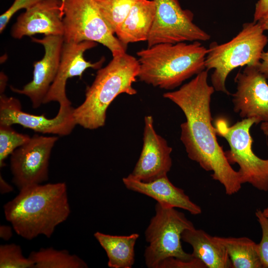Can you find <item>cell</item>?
<instances>
[{"label": "cell", "instance_id": "cell-1", "mask_svg": "<svg viewBox=\"0 0 268 268\" xmlns=\"http://www.w3.org/2000/svg\"><path fill=\"white\" fill-rule=\"evenodd\" d=\"M208 70H204L177 90L163 94L183 111L186 121L181 125L180 139L188 157L223 186L226 195L239 191L242 187L238 172L228 162L218 142L216 129L212 125L211 96L215 89L208 83Z\"/></svg>", "mask_w": 268, "mask_h": 268}, {"label": "cell", "instance_id": "cell-2", "mask_svg": "<svg viewBox=\"0 0 268 268\" xmlns=\"http://www.w3.org/2000/svg\"><path fill=\"white\" fill-rule=\"evenodd\" d=\"M5 219L15 232L27 240L40 235L50 238L70 213L65 182L24 188L3 206Z\"/></svg>", "mask_w": 268, "mask_h": 268}, {"label": "cell", "instance_id": "cell-3", "mask_svg": "<svg viewBox=\"0 0 268 268\" xmlns=\"http://www.w3.org/2000/svg\"><path fill=\"white\" fill-rule=\"evenodd\" d=\"M207 49L200 41L188 44L160 43L136 53L140 81L165 90H173L205 69Z\"/></svg>", "mask_w": 268, "mask_h": 268}, {"label": "cell", "instance_id": "cell-4", "mask_svg": "<svg viewBox=\"0 0 268 268\" xmlns=\"http://www.w3.org/2000/svg\"><path fill=\"white\" fill-rule=\"evenodd\" d=\"M139 69L137 59L126 53L113 57L104 67L98 69L92 83L85 91L82 103L74 108L76 125L88 130L103 127L108 108L119 95H135L133 87Z\"/></svg>", "mask_w": 268, "mask_h": 268}, {"label": "cell", "instance_id": "cell-5", "mask_svg": "<svg viewBox=\"0 0 268 268\" xmlns=\"http://www.w3.org/2000/svg\"><path fill=\"white\" fill-rule=\"evenodd\" d=\"M264 31L260 22H246L229 41L222 44L213 42L209 45L205 67L208 71L214 69L211 81L215 91L229 94L225 84L228 74L237 67L260 64L268 42Z\"/></svg>", "mask_w": 268, "mask_h": 268}, {"label": "cell", "instance_id": "cell-6", "mask_svg": "<svg viewBox=\"0 0 268 268\" xmlns=\"http://www.w3.org/2000/svg\"><path fill=\"white\" fill-rule=\"evenodd\" d=\"M155 211L144 232L145 239L149 244L144 252L146 266L157 268L162 260L169 257L186 260L193 258L191 254L184 251L181 244L183 232L195 228L192 222L176 208L158 202Z\"/></svg>", "mask_w": 268, "mask_h": 268}, {"label": "cell", "instance_id": "cell-7", "mask_svg": "<svg viewBox=\"0 0 268 268\" xmlns=\"http://www.w3.org/2000/svg\"><path fill=\"white\" fill-rule=\"evenodd\" d=\"M64 42L91 41L100 43L113 57L126 53L127 48L111 31L94 0H61Z\"/></svg>", "mask_w": 268, "mask_h": 268}, {"label": "cell", "instance_id": "cell-8", "mask_svg": "<svg viewBox=\"0 0 268 268\" xmlns=\"http://www.w3.org/2000/svg\"><path fill=\"white\" fill-rule=\"evenodd\" d=\"M258 124L255 119H243L232 126L223 119L217 121V134L228 142L230 149L225 151L226 157L231 164H237L242 184L249 183L257 189L268 191V159L257 156L252 149L253 141L250 129Z\"/></svg>", "mask_w": 268, "mask_h": 268}, {"label": "cell", "instance_id": "cell-9", "mask_svg": "<svg viewBox=\"0 0 268 268\" xmlns=\"http://www.w3.org/2000/svg\"><path fill=\"white\" fill-rule=\"evenodd\" d=\"M155 15L147 47L160 43L205 42L210 35L194 22V13L183 9L178 0H153Z\"/></svg>", "mask_w": 268, "mask_h": 268}, {"label": "cell", "instance_id": "cell-10", "mask_svg": "<svg viewBox=\"0 0 268 268\" xmlns=\"http://www.w3.org/2000/svg\"><path fill=\"white\" fill-rule=\"evenodd\" d=\"M57 136L34 134L10 155L12 182L20 190L48 179L49 160Z\"/></svg>", "mask_w": 268, "mask_h": 268}, {"label": "cell", "instance_id": "cell-11", "mask_svg": "<svg viewBox=\"0 0 268 268\" xmlns=\"http://www.w3.org/2000/svg\"><path fill=\"white\" fill-rule=\"evenodd\" d=\"M73 110L71 105L60 106L57 115L48 118L44 114L25 112L17 99L0 94V125L18 124L37 133L66 136L70 134L76 125Z\"/></svg>", "mask_w": 268, "mask_h": 268}, {"label": "cell", "instance_id": "cell-12", "mask_svg": "<svg viewBox=\"0 0 268 268\" xmlns=\"http://www.w3.org/2000/svg\"><path fill=\"white\" fill-rule=\"evenodd\" d=\"M259 65L246 66L237 73L234 80L237 90L232 94L234 111L242 118L256 119L258 124L268 122V78Z\"/></svg>", "mask_w": 268, "mask_h": 268}, {"label": "cell", "instance_id": "cell-13", "mask_svg": "<svg viewBox=\"0 0 268 268\" xmlns=\"http://www.w3.org/2000/svg\"><path fill=\"white\" fill-rule=\"evenodd\" d=\"M33 42L40 44L44 48L45 54L40 61L33 63L32 80L22 89L12 86L11 90L24 95L30 100L33 108L39 107L55 80L59 69L62 51L64 43L62 36H45L43 39L32 38Z\"/></svg>", "mask_w": 268, "mask_h": 268}, {"label": "cell", "instance_id": "cell-14", "mask_svg": "<svg viewBox=\"0 0 268 268\" xmlns=\"http://www.w3.org/2000/svg\"><path fill=\"white\" fill-rule=\"evenodd\" d=\"M144 123L142 148L130 174L139 181L149 182L167 176L172 165V148L166 140L156 133L152 116H145Z\"/></svg>", "mask_w": 268, "mask_h": 268}, {"label": "cell", "instance_id": "cell-15", "mask_svg": "<svg viewBox=\"0 0 268 268\" xmlns=\"http://www.w3.org/2000/svg\"><path fill=\"white\" fill-rule=\"evenodd\" d=\"M97 45V43L91 41H84L78 43H64L58 72L43 104L56 101L60 106L71 105L66 94L67 80L74 76H79L81 78L84 71L88 68L98 69L101 67L104 58L92 63L86 61L83 56L85 51Z\"/></svg>", "mask_w": 268, "mask_h": 268}, {"label": "cell", "instance_id": "cell-16", "mask_svg": "<svg viewBox=\"0 0 268 268\" xmlns=\"http://www.w3.org/2000/svg\"><path fill=\"white\" fill-rule=\"evenodd\" d=\"M61 0H41L17 18L11 35L20 39L36 34L63 36L64 25Z\"/></svg>", "mask_w": 268, "mask_h": 268}, {"label": "cell", "instance_id": "cell-17", "mask_svg": "<svg viewBox=\"0 0 268 268\" xmlns=\"http://www.w3.org/2000/svg\"><path fill=\"white\" fill-rule=\"evenodd\" d=\"M122 181L129 190L150 197L163 205L183 209L192 215L201 213L200 206L193 202L183 189L174 185L167 176L144 182L129 174Z\"/></svg>", "mask_w": 268, "mask_h": 268}, {"label": "cell", "instance_id": "cell-18", "mask_svg": "<svg viewBox=\"0 0 268 268\" xmlns=\"http://www.w3.org/2000/svg\"><path fill=\"white\" fill-rule=\"evenodd\" d=\"M155 15L153 0H138L115 34L126 48L131 43L147 41Z\"/></svg>", "mask_w": 268, "mask_h": 268}, {"label": "cell", "instance_id": "cell-19", "mask_svg": "<svg viewBox=\"0 0 268 268\" xmlns=\"http://www.w3.org/2000/svg\"><path fill=\"white\" fill-rule=\"evenodd\" d=\"M182 240L192 246L193 257L201 261L206 268H232L226 249L215 236L194 228L185 230Z\"/></svg>", "mask_w": 268, "mask_h": 268}, {"label": "cell", "instance_id": "cell-20", "mask_svg": "<svg viewBox=\"0 0 268 268\" xmlns=\"http://www.w3.org/2000/svg\"><path fill=\"white\" fill-rule=\"evenodd\" d=\"M94 236L107 254L109 268H131L133 266L135 261L134 246L139 234L120 236L97 231Z\"/></svg>", "mask_w": 268, "mask_h": 268}, {"label": "cell", "instance_id": "cell-21", "mask_svg": "<svg viewBox=\"0 0 268 268\" xmlns=\"http://www.w3.org/2000/svg\"><path fill=\"white\" fill-rule=\"evenodd\" d=\"M215 237L226 249L232 268H263L258 244L251 239Z\"/></svg>", "mask_w": 268, "mask_h": 268}, {"label": "cell", "instance_id": "cell-22", "mask_svg": "<svg viewBox=\"0 0 268 268\" xmlns=\"http://www.w3.org/2000/svg\"><path fill=\"white\" fill-rule=\"evenodd\" d=\"M28 258L34 268H86L88 265L76 255L66 250H58L52 247L33 251Z\"/></svg>", "mask_w": 268, "mask_h": 268}, {"label": "cell", "instance_id": "cell-23", "mask_svg": "<svg viewBox=\"0 0 268 268\" xmlns=\"http://www.w3.org/2000/svg\"><path fill=\"white\" fill-rule=\"evenodd\" d=\"M138 0H94L105 22L115 33Z\"/></svg>", "mask_w": 268, "mask_h": 268}, {"label": "cell", "instance_id": "cell-24", "mask_svg": "<svg viewBox=\"0 0 268 268\" xmlns=\"http://www.w3.org/2000/svg\"><path fill=\"white\" fill-rule=\"evenodd\" d=\"M30 138L26 134L17 132L10 126L0 125V167H3L5 159Z\"/></svg>", "mask_w": 268, "mask_h": 268}, {"label": "cell", "instance_id": "cell-25", "mask_svg": "<svg viewBox=\"0 0 268 268\" xmlns=\"http://www.w3.org/2000/svg\"><path fill=\"white\" fill-rule=\"evenodd\" d=\"M0 268H34L33 262L22 254L20 246L15 244L0 246Z\"/></svg>", "mask_w": 268, "mask_h": 268}, {"label": "cell", "instance_id": "cell-26", "mask_svg": "<svg viewBox=\"0 0 268 268\" xmlns=\"http://www.w3.org/2000/svg\"><path fill=\"white\" fill-rule=\"evenodd\" d=\"M255 215L262 230V238L258 244V251L263 268H268V218L258 209Z\"/></svg>", "mask_w": 268, "mask_h": 268}, {"label": "cell", "instance_id": "cell-27", "mask_svg": "<svg viewBox=\"0 0 268 268\" xmlns=\"http://www.w3.org/2000/svg\"><path fill=\"white\" fill-rule=\"evenodd\" d=\"M157 268H206L200 260L193 258L186 260L175 257H169L162 260Z\"/></svg>", "mask_w": 268, "mask_h": 268}, {"label": "cell", "instance_id": "cell-28", "mask_svg": "<svg viewBox=\"0 0 268 268\" xmlns=\"http://www.w3.org/2000/svg\"><path fill=\"white\" fill-rule=\"evenodd\" d=\"M41 0H14L10 7L0 16V32L1 33L12 16L18 10H26Z\"/></svg>", "mask_w": 268, "mask_h": 268}, {"label": "cell", "instance_id": "cell-29", "mask_svg": "<svg viewBox=\"0 0 268 268\" xmlns=\"http://www.w3.org/2000/svg\"><path fill=\"white\" fill-rule=\"evenodd\" d=\"M268 21V0H258L255 6L253 21L263 24Z\"/></svg>", "mask_w": 268, "mask_h": 268}, {"label": "cell", "instance_id": "cell-30", "mask_svg": "<svg viewBox=\"0 0 268 268\" xmlns=\"http://www.w3.org/2000/svg\"><path fill=\"white\" fill-rule=\"evenodd\" d=\"M261 24L264 30H268V21ZM259 68L268 79V51L262 53Z\"/></svg>", "mask_w": 268, "mask_h": 268}, {"label": "cell", "instance_id": "cell-31", "mask_svg": "<svg viewBox=\"0 0 268 268\" xmlns=\"http://www.w3.org/2000/svg\"><path fill=\"white\" fill-rule=\"evenodd\" d=\"M12 235V228L9 226L1 225L0 227V237L4 240H8Z\"/></svg>", "mask_w": 268, "mask_h": 268}, {"label": "cell", "instance_id": "cell-32", "mask_svg": "<svg viewBox=\"0 0 268 268\" xmlns=\"http://www.w3.org/2000/svg\"><path fill=\"white\" fill-rule=\"evenodd\" d=\"M0 191L1 194L8 193L13 191V188L8 184L0 176Z\"/></svg>", "mask_w": 268, "mask_h": 268}, {"label": "cell", "instance_id": "cell-33", "mask_svg": "<svg viewBox=\"0 0 268 268\" xmlns=\"http://www.w3.org/2000/svg\"><path fill=\"white\" fill-rule=\"evenodd\" d=\"M7 77L3 72L0 73V94L3 93L6 86Z\"/></svg>", "mask_w": 268, "mask_h": 268}, {"label": "cell", "instance_id": "cell-34", "mask_svg": "<svg viewBox=\"0 0 268 268\" xmlns=\"http://www.w3.org/2000/svg\"><path fill=\"white\" fill-rule=\"evenodd\" d=\"M261 129L266 135H268V122L262 123Z\"/></svg>", "mask_w": 268, "mask_h": 268}, {"label": "cell", "instance_id": "cell-35", "mask_svg": "<svg viewBox=\"0 0 268 268\" xmlns=\"http://www.w3.org/2000/svg\"><path fill=\"white\" fill-rule=\"evenodd\" d=\"M264 215L268 218V206L262 210Z\"/></svg>", "mask_w": 268, "mask_h": 268}]
</instances>
